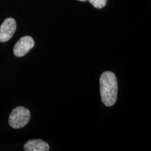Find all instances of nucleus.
I'll use <instances>...</instances> for the list:
<instances>
[{"instance_id":"1","label":"nucleus","mask_w":151,"mask_h":151,"mask_svg":"<svg viewBox=\"0 0 151 151\" xmlns=\"http://www.w3.org/2000/svg\"><path fill=\"white\" fill-rule=\"evenodd\" d=\"M100 94L104 104L112 106L116 104L118 94V82L114 73L105 71L99 79Z\"/></svg>"},{"instance_id":"2","label":"nucleus","mask_w":151,"mask_h":151,"mask_svg":"<svg viewBox=\"0 0 151 151\" xmlns=\"http://www.w3.org/2000/svg\"><path fill=\"white\" fill-rule=\"evenodd\" d=\"M30 111L22 106L15 108L11 113L9 123L14 129H20L24 127L29 121Z\"/></svg>"},{"instance_id":"3","label":"nucleus","mask_w":151,"mask_h":151,"mask_svg":"<svg viewBox=\"0 0 151 151\" xmlns=\"http://www.w3.org/2000/svg\"><path fill=\"white\" fill-rule=\"evenodd\" d=\"M35 46V41L29 36H24L17 41L14 48V53L18 58H22Z\"/></svg>"},{"instance_id":"4","label":"nucleus","mask_w":151,"mask_h":151,"mask_svg":"<svg viewBox=\"0 0 151 151\" xmlns=\"http://www.w3.org/2000/svg\"><path fill=\"white\" fill-rule=\"evenodd\" d=\"M16 30V22L14 18H6L0 26V42H6L12 38Z\"/></svg>"},{"instance_id":"5","label":"nucleus","mask_w":151,"mask_h":151,"mask_svg":"<svg viewBox=\"0 0 151 151\" xmlns=\"http://www.w3.org/2000/svg\"><path fill=\"white\" fill-rule=\"evenodd\" d=\"M24 150L25 151H48L50 147L48 143L41 139H32L25 143Z\"/></svg>"},{"instance_id":"6","label":"nucleus","mask_w":151,"mask_h":151,"mask_svg":"<svg viewBox=\"0 0 151 151\" xmlns=\"http://www.w3.org/2000/svg\"><path fill=\"white\" fill-rule=\"evenodd\" d=\"M96 9H102L107 3V0H88Z\"/></svg>"},{"instance_id":"7","label":"nucleus","mask_w":151,"mask_h":151,"mask_svg":"<svg viewBox=\"0 0 151 151\" xmlns=\"http://www.w3.org/2000/svg\"><path fill=\"white\" fill-rule=\"evenodd\" d=\"M78 1H87L88 0H78Z\"/></svg>"}]
</instances>
